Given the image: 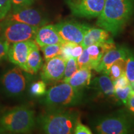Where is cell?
Returning a JSON list of instances; mask_svg holds the SVG:
<instances>
[{"label": "cell", "mask_w": 134, "mask_h": 134, "mask_svg": "<svg viewBox=\"0 0 134 134\" xmlns=\"http://www.w3.org/2000/svg\"><path fill=\"white\" fill-rule=\"evenodd\" d=\"M91 77V69L81 68L77 70L70 78L63 81L68 83L73 88L82 90L90 85Z\"/></svg>", "instance_id": "18"}, {"label": "cell", "mask_w": 134, "mask_h": 134, "mask_svg": "<svg viewBox=\"0 0 134 134\" xmlns=\"http://www.w3.org/2000/svg\"><path fill=\"white\" fill-rule=\"evenodd\" d=\"M36 122L34 111L25 105L15 107L0 116V127L11 133H29Z\"/></svg>", "instance_id": "3"}, {"label": "cell", "mask_w": 134, "mask_h": 134, "mask_svg": "<svg viewBox=\"0 0 134 134\" xmlns=\"http://www.w3.org/2000/svg\"><path fill=\"white\" fill-rule=\"evenodd\" d=\"M78 70L77 60L75 58H70L66 61L65 68L64 76H63V81H65L68 78H70L74 73H76Z\"/></svg>", "instance_id": "24"}, {"label": "cell", "mask_w": 134, "mask_h": 134, "mask_svg": "<svg viewBox=\"0 0 134 134\" xmlns=\"http://www.w3.org/2000/svg\"><path fill=\"white\" fill-rule=\"evenodd\" d=\"M134 13V0H105L96 24L116 36L124 29Z\"/></svg>", "instance_id": "1"}, {"label": "cell", "mask_w": 134, "mask_h": 134, "mask_svg": "<svg viewBox=\"0 0 134 134\" xmlns=\"http://www.w3.org/2000/svg\"><path fill=\"white\" fill-rule=\"evenodd\" d=\"M30 93L32 96L41 97L46 94V83L43 80H39L31 85L29 90Z\"/></svg>", "instance_id": "23"}, {"label": "cell", "mask_w": 134, "mask_h": 134, "mask_svg": "<svg viewBox=\"0 0 134 134\" xmlns=\"http://www.w3.org/2000/svg\"><path fill=\"white\" fill-rule=\"evenodd\" d=\"M111 39L109 32L102 28L99 29L90 27L84 36L81 45L83 48H86L91 45L103 43Z\"/></svg>", "instance_id": "16"}, {"label": "cell", "mask_w": 134, "mask_h": 134, "mask_svg": "<svg viewBox=\"0 0 134 134\" xmlns=\"http://www.w3.org/2000/svg\"><path fill=\"white\" fill-rule=\"evenodd\" d=\"M34 41L40 47L48 45L63 44L65 42L52 24H46L38 28Z\"/></svg>", "instance_id": "13"}, {"label": "cell", "mask_w": 134, "mask_h": 134, "mask_svg": "<svg viewBox=\"0 0 134 134\" xmlns=\"http://www.w3.org/2000/svg\"><path fill=\"white\" fill-rule=\"evenodd\" d=\"M131 91L132 86L130 85L124 88H114L115 98L125 105Z\"/></svg>", "instance_id": "25"}, {"label": "cell", "mask_w": 134, "mask_h": 134, "mask_svg": "<svg viewBox=\"0 0 134 134\" xmlns=\"http://www.w3.org/2000/svg\"><path fill=\"white\" fill-rule=\"evenodd\" d=\"M129 48L126 47H116L105 53L95 69L96 71L102 74H108L110 67L113 63L119 60H125Z\"/></svg>", "instance_id": "14"}, {"label": "cell", "mask_w": 134, "mask_h": 134, "mask_svg": "<svg viewBox=\"0 0 134 134\" xmlns=\"http://www.w3.org/2000/svg\"><path fill=\"white\" fill-rule=\"evenodd\" d=\"M77 63H78V69L81 68H90L93 69L91 60L89 56L88 52L86 48H84L83 52L77 58Z\"/></svg>", "instance_id": "26"}, {"label": "cell", "mask_w": 134, "mask_h": 134, "mask_svg": "<svg viewBox=\"0 0 134 134\" xmlns=\"http://www.w3.org/2000/svg\"><path fill=\"white\" fill-rule=\"evenodd\" d=\"M125 60H119L115 62L110 67L108 72V74L110 78L113 82L117 78L125 74Z\"/></svg>", "instance_id": "20"}, {"label": "cell", "mask_w": 134, "mask_h": 134, "mask_svg": "<svg viewBox=\"0 0 134 134\" xmlns=\"http://www.w3.org/2000/svg\"><path fill=\"white\" fill-rule=\"evenodd\" d=\"M96 91L104 97L115 98L113 81L108 75L103 74L91 81Z\"/></svg>", "instance_id": "17"}, {"label": "cell", "mask_w": 134, "mask_h": 134, "mask_svg": "<svg viewBox=\"0 0 134 134\" xmlns=\"http://www.w3.org/2000/svg\"><path fill=\"white\" fill-rule=\"evenodd\" d=\"M11 3V10L15 11L24 8L30 7L34 3V0H10Z\"/></svg>", "instance_id": "28"}, {"label": "cell", "mask_w": 134, "mask_h": 134, "mask_svg": "<svg viewBox=\"0 0 134 134\" xmlns=\"http://www.w3.org/2000/svg\"><path fill=\"white\" fill-rule=\"evenodd\" d=\"M115 47H116V46L113 39L103 43L91 45L88 47L86 50L91 60L93 69H96L105 53Z\"/></svg>", "instance_id": "15"}, {"label": "cell", "mask_w": 134, "mask_h": 134, "mask_svg": "<svg viewBox=\"0 0 134 134\" xmlns=\"http://www.w3.org/2000/svg\"><path fill=\"white\" fill-rule=\"evenodd\" d=\"M38 27L3 19L0 23V37L9 43L34 40Z\"/></svg>", "instance_id": "6"}, {"label": "cell", "mask_w": 134, "mask_h": 134, "mask_svg": "<svg viewBox=\"0 0 134 134\" xmlns=\"http://www.w3.org/2000/svg\"><path fill=\"white\" fill-rule=\"evenodd\" d=\"M125 74L130 84L134 83V52L130 49L125 58Z\"/></svg>", "instance_id": "21"}, {"label": "cell", "mask_w": 134, "mask_h": 134, "mask_svg": "<svg viewBox=\"0 0 134 134\" xmlns=\"http://www.w3.org/2000/svg\"><path fill=\"white\" fill-rule=\"evenodd\" d=\"M62 44H53L41 47V50L46 61L55 57L60 56L62 53Z\"/></svg>", "instance_id": "22"}, {"label": "cell", "mask_w": 134, "mask_h": 134, "mask_svg": "<svg viewBox=\"0 0 134 134\" xmlns=\"http://www.w3.org/2000/svg\"><path fill=\"white\" fill-rule=\"evenodd\" d=\"M5 132H5L4 130L3 129L0 127V133H5Z\"/></svg>", "instance_id": "34"}, {"label": "cell", "mask_w": 134, "mask_h": 134, "mask_svg": "<svg viewBox=\"0 0 134 134\" xmlns=\"http://www.w3.org/2000/svg\"><path fill=\"white\" fill-rule=\"evenodd\" d=\"M83 91L63 82L47 91L42 103L47 108H70L81 103Z\"/></svg>", "instance_id": "4"}, {"label": "cell", "mask_w": 134, "mask_h": 134, "mask_svg": "<svg viewBox=\"0 0 134 134\" xmlns=\"http://www.w3.org/2000/svg\"><path fill=\"white\" fill-rule=\"evenodd\" d=\"M66 60L57 56L46 61L41 73L42 80L46 83L58 81L64 76Z\"/></svg>", "instance_id": "12"}, {"label": "cell", "mask_w": 134, "mask_h": 134, "mask_svg": "<svg viewBox=\"0 0 134 134\" xmlns=\"http://www.w3.org/2000/svg\"><path fill=\"white\" fill-rule=\"evenodd\" d=\"M73 133L75 134H91L92 132L88 126L84 125L80 122V120L77 122L75 127Z\"/></svg>", "instance_id": "31"}, {"label": "cell", "mask_w": 134, "mask_h": 134, "mask_svg": "<svg viewBox=\"0 0 134 134\" xmlns=\"http://www.w3.org/2000/svg\"><path fill=\"white\" fill-rule=\"evenodd\" d=\"M54 26L64 42L77 44H81L84 36L90 28L88 24L73 21L60 22Z\"/></svg>", "instance_id": "9"}, {"label": "cell", "mask_w": 134, "mask_h": 134, "mask_svg": "<svg viewBox=\"0 0 134 134\" xmlns=\"http://www.w3.org/2000/svg\"><path fill=\"white\" fill-rule=\"evenodd\" d=\"M9 46L10 43L9 42L0 37V63L8 59Z\"/></svg>", "instance_id": "29"}, {"label": "cell", "mask_w": 134, "mask_h": 134, "mask_svg": "<svg viewBox=\"0 0 134 134\" xmlns=\"http://www.w3.org/2000/svg\"><path fill=\"white\" fill-rule=\"evenodd\" d=\"M80 120L78 110L68 108H48L36 119L41 129L47 134L73 133Z\"/></svg>", "instance_id": "2"}, {"label": "cell", "mask_w": 134, "mask_h": 134, "mask_svg": "<svg viewBox=\"0 0 134 134\" xmlns=\"http://www.w3.org/2000/svg\"><path fill=\"white\" fill-rule=\"evenodd\" d=\"M34 42V40L10 43L8 59L11 63L20 67L23 71L28 73L27 60L29 51Z\"/></svg>", "instance_id": "11"}, {"label": "cell", "mask_w": 134, "mask_h": 134, "mask_svg": "<svg viewBox=\"0 0 134 134\" xmlns=\"http://www.w3.org/2000/svg\"><path fill=\"white\" fill-rule=\"evenodd\" d=\"M125 106L127 107V110L134 115V90L132 89Z\"/></svg>", "instance_id": "32"}, {"label": "cell", "mask_w": 134, "mask_h": 134, "mask_svg": "<svg viewBox=\"0 0 134 134\" xmlns=\"http://www.w3.org/2000/svg\"><path fill=\"white\" fill-rule=\"evenodd\" d=\"M4 19L19 22L38 28L46 25L48 22L41 12L30 7L22 8L15 11L11 10Z\"/></svg>", "instance_id": "10"}, {"label": "cell", "mask_w": 134, "mask_h": 134, "mask_svg": "<svg viewBox=\"0 0 134 134\" xmlns=\"http://www.w3.org/2000/svg\"><path fill=\"white\" fill-rule=\"evenodd\" d=\"M83 47L81 44H77L75 43L74 46L72 48L71 51V57L75 58L77 59V58L81 54L83 51Z\"/></svg>", "instance_id": "33"}, {"label": "cell", "mask_w": 134, "mask_h": 134, "mask_svg": "<svg viewBox=\"0 0 134 134\" xmlns=\"http://www.w3.org/2000/svg\"><path fill=\"white\" fill-rule=\"evenodd\" d=\"M11 10L10 0H0V21L7 16Z\"/></svg>", "instance_id": "27"}, {"label": "cell", "mask_w": 134, "mask_h": 134, "mask_svg": "<svg viewBox=\"0 0 134 134\" xmlns=\"http://www.w3.org/2000/svg\"><path fill=\"white\" fill-rule=\"evenodd\" d=\"M94 128L100 134L134 133V115L120 110L99 119Z\"/></svg>", "instance_id": "5"}, {"label": "cell", "mask_w": 134, "mask_h": 134, "mask_svg": "<svg viewBox=\"0 0 134 134\" xmlns=\"http://www.w3.org/2000/svg\"><path fill=\"white\" fill-rule=\"evenodd\" d=\"M23 71L20 67L16 65L1 76V86L7 96L18 97L24 93L26 87V80Z\"/></svg>", "instance_id": "7"}, {"label": "cell", "mask_w": 134, "mask_h": 134, "mask_svg": "<svg viewBox=\"0 0 134 134\" xmlns=\"http://www.w3.org/2000/svg\"><path fill=\"white\" fill-rule=\"evenodd\" d=\"M105 1V0H65L72 14L88 19L99 16Z\"/></svg>", "instance_id": "8"}, {"label": "cell", "mask_w": 134, "mask_h": 134, "mask_svg": "<svg viewBox=\"0 0 134 134\" xmlns=\"http://www.w3.org/2000/svg\"><path fill=\"white\" fill-rule=\"evenodd\" d=\"M113 83L114 88H124L130 85L125 74L122 75L121 76L117 78L113 82Z\"/></svg>", "instance_id": "30"}, {"label": "cell", "mask_w": 134, "mask_h": 134, "mask_svg": "<svg viewBox=\"0 0 134 134\" xmlns=\"http://www.w3.org/2000/svg\"><path fill=\"white\" fill-rule=\"evenodd\" d=\"M42 66V58L40 54L39 48L36 42L33 43L27 60L28 73L31 74L37 73Z\"/></svg>", "instance_id": "19"}]
</instances>
